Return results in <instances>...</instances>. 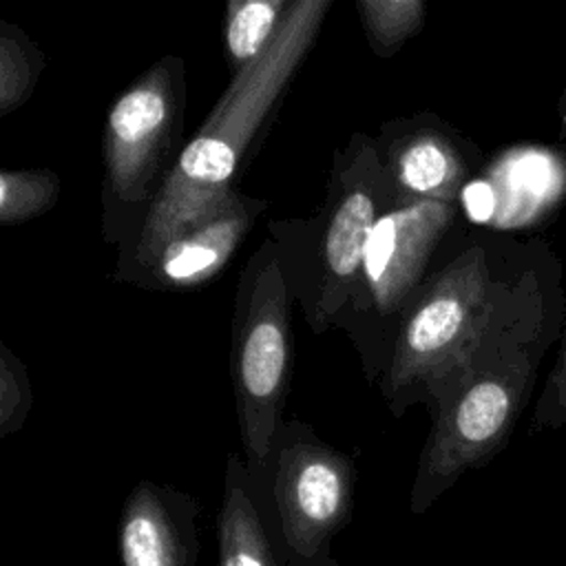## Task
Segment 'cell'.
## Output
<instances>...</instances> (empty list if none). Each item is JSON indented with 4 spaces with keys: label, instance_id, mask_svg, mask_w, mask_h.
I'll return each instance as SVG.
<instances>
[{
    "label": "cell",
    "instance_id": "18",
    "mask_svg": "<svg viewBox=\"0 0 566 566\" xmlns=\"http://www.w3.org/2000/svg\"><path fill=\"white\" fill-rule=\"evenodd\" d=\"M562 427H566V338L535 402L531 431H553Z\"/></svg>",
    "mask_w": 566,
    "mask_h": 566
},
{
    "label": "cell",
    "instance_id": "14",
    "mask_svg": "<svg viewBox=\"0 0 566 566\" xmlns=\"http://www.w3.org/2000/svg\"><path fill=\"white\" fill-rule=\"evenodd\" d=\"M60 192L55 172L2 170L0 172V221L4 226L27 221L46 212Z\"/></svg>",
    "mask_w": 566,
    "mask_h": 566
},
{
    "label": "cell",
    "instance_id": "6",
    "mask_svg": "<svg viewBox=\"0 0 566 566\" xmlns=\"http://www.w3.org/2000/svg\"><path fill=\"white\" fill-rule=\"evenodd\" d=\"M334 188L321 241V292L316 301L321 325L349 298L358 276H363L371 228L389 210L391 195H396L387 166L360 135L340 157Z\"/></svg>",
    "mask_w": 566,
    "mask_h": 566
},
{
    "label": "cell",
    "instance_id": "15",
    "mask_svg": "<svg viewBox=\"0 0 566 566\" xmlns=\"http://www.w3.org/2000/svg\"><path fill=\"white\" fill-rule=\"evenodd\" d=\"M356 9L369 40L382 55L411 38L424 20V2L420 0H358Z\"/></svg>",
    "mask_w": 566,
    "mask_h": 566
},
{
    "label": "cell",
    "instance_id": "17",
    "mask_svg": "<svg viewBox=\"0 0 566 566\" xmlns=\"http://www.w3.org/2000/svg\"><path fill=\"white\" fill-rule=\"evenodd\" d=\"M31 405V389L22 363L2 345L0 356V433L22 427Z\"/></svg>",
    "mask_w": 566,
    "mask_h": 566
},
{
    "label": "cell",
    "instance_id": "4",
    "mask_svg": "<svg viewBox=\"0 0 566 566\" xmlns=\"http://www.w3.org/2000/svg\"><path fill=\"white\" fill-rule=\"evenodd\" d=\"M254 265L234 343V387L243 447L252 464L261 469L274 449L287 374L290 329L285 279L276 254H265L263 250Z\"/></svg>",
    "mask_w": 566,
    "mask_h": 566
},
{
    "label": "cell",
    "instance_id": "2",
    "mask_svg": "<svg viewBox=\"0 0 566 566\" xmlns=\"http://www.w3.org/2000/svg\"><path fill=\"white\" fill-rule=\"evenodd\" d=\"M531 305L493 279L484 245L455 256L402 321L387 387L427 382L440 402L475 369L539 340Z\"/></svg>",
    "mask_w": 566,
    "mask_h": 566
},
{
    "label": "cell",
    "instance_id": "9",
    "mask_svg": "<svg viewBox=\"0 0 566 566\" xmlns=\"http://www.w3.org/2000/svg\"><path fill=\"white\" fill-rule=\"evenodd\" d=\"M117 546L122 566H197V502L142 480L122 509Z\"/></svg>",
    "mask_w": 566,
    "mask_h": 566
},
{
    "label": "cell",
    "instance_id": "7",
    "mask_svg": "<svg viewBox=\"0 0 566 566\" xmlns=\"http://www.w3.org/2000/svg\"><path fill=\"white\" fill-rule=\"evenodd\" d=\"M177 93L172 73L157 64L111 108L104 130L108 190L122 201L148 195L170 144Z\"/></svg>",
    "mask_w": 566,
    "mask_h": 566
},
{
    "label": "cell",
    "instance_id": "16",
    "mask_svg": "<svg viewBox=\"0 0 566 566\" xmlns=\"http://www.w3.org/2000/svg\"><path fill=\"white\" fill-rule=\"evenodd\" d=\"M38 51L20 31L0 35V113L18 108L38 80Z\"/></svg>",
    "mask_w": 566,
    "mask_h": 566
},
{
    "label": "cell",
    "instance_id": "12",
    "mask_svg": "<svg viewBox=\"0 0 566 566\" xmlns=\"http://www.w3.org/2000/svg\"><path fill=\"white\" fill-rule=\"evenodd\" d=\"M387 172L398 206L424 199L453 203L469 177V159L442 130L420 128L391 148Z\"/></svg>",
    "mask_w": 566,
    "mask_h": 566
},
{
    "label": "cell",
    "instance_id": "1",
    "mask_svg": "<svg viewBox=\"0 0 566 566\" xmlns=\"http://www.w3.org/2000/svg\"><path fill=\"white\" fill-rule=\"evenodd\" d=\"M329 4V0L290 2L270 46L237 71L153 199L137 245L142 265H148L166 241L214 217L232 199L230 181L237 164L310 51Z\"/></svg>",
    "mask_w": 566,
    "mask_h": 566
},
{
    "label": "cell",
    "instance_id": "19",
    "mask_svg": "<svg viewBox=\"0 0 566 566\" xmlns=\"http://www.w3.org/2000/svg\"><path fill=\"white\" fill-rule=\"evenodd\" d=\"M557 139L566 142V84L557 99Z\"/></svg>",
    "mask_w": 566,
    "mask_h": 566
},
{
    "label": "cell",
    "instance_id": "8",
    "mask_svg": "<svg viewBox=\"0 0 566 566\" xmlns=\"http://www.w3.org/2000/svg\"><path fill=\"white\" fill-rule=\"evenodd\" d=\"M453 214V203L424 199L394 206L376 221L367 239L360 279L380 314L398 310L418 285Z\"/></svg>",
    "mask_w": 566,
    "mask_h": 566
},
{
    "label": "cell",
    "instance_id": "11",
    "mask_svg": "<svg viewBox=\"0 0 566 566\" xmlns=\"http://www.w3.org/2000/svg\"><path fill=\"white\" fill-rule=\"evenodd\" d=\"M219 566H290L276 515L256 502L248 469L228 458L223 502L217 517Z\"/></svg>",
    "mask_w": 566,
    "mask_h": 566
},
{
    "label": "cell",
    "instance_id": "3",
    "mask_svg": "<svg viewBox=\"0 0 566 566\" xmlns=\"http://www.w3.org/2000/svg\"><path fill=\"white\" fill-rule=\"evenodd\" d=\"M544 345L522 347L467 376L442 402L418 464L411 511L424 513L469 469L506 442L535 385Z\"/></svg>",
    "mask_w": 566,
    "mask_h": 566
},
{
    "label": "cell",
    "instance_id": "13",
    "mask_svg": "<svg viewBox=\"0 0 566 566\" xmlns=\"http://www.w3.org/2000/svg\"><path fill=\"white\" fill-rule=\"evenodd\" d=\"M285 0H232L226 15V46L237 71L252 64L274 40L287 11Z\"/></svg>",
    "mask_w": 566,
    "mask_h": 566
},
{
    "label": "cell",
    "instance_id": "10",
    "mask_svg": "<svg viewBox=\"0 0 566 566\" xmlns=\"http://www.w3.org/2000/svg\"><path fill=\"white\" fill-rule=\"evenodd\" d=\"M261 208L263 201L234 192L214 217L166 241L146 268L155 272L161 285L188 287L206 283L232 256Z\"/></svg>",
    "mask_w": 566,
    "mask_h": 566
},
{
    "label": "cell",
    "instance_id": "5",
    "mask_svg": "<svg viewBox=\"0 0 566 566\" xmlns=\"http://www.w3.org/2000/svg\"><path fill=\"white\" fill-rule=\"evenodd\" d=\"M356 469L310 436L276 447L272 502L290 566H338L332 539L349 522Z\"/></svg>",
    "mask_w": 566,
    "mask_h": 566
}]
</instances>
